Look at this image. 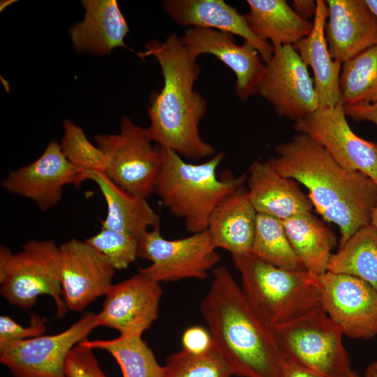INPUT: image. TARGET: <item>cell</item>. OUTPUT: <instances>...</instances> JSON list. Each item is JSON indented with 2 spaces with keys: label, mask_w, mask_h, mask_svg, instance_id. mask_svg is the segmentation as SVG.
Wrapping results in <instances>:
<instances>
[{
  "label": "cell",
  "mask_w": 377,
  "mask_h": 377,
  "mask_svg": "<svg viewBox=\"0 0 377 377\" xmlns=\"http://www.w3.org/2000/svg\"><path fill=\"white\" fill-rule=\"evenodd\" d=\"M269 158L283 177L303 184L316 211L335 223L339 247L360 228L371 224L377 203V185L365 174L338 164L318 143L300 133L278 145Z\"/></svg>",
  "instance_id": "cell-1"
},
{
  "label": "cell",
  "mask_w": 377,
  "mask_h": 377,
  "mask_svg": "<svg viewBox=\"0 0 377 377\" xmlns=\"http://www.w3.org/2000/svg\"><path fill=\"white\" fill-rule=\"evenodd\" d=\"M141 58L154 56L163 77V87L151 94L147 128L152 141L180 156L198 160L213 156L215 149L200 134V122L207 112V101L193 89L200 68L197 58L181 36L170 34L163 42L152 40Z\"/></svg>",
  "instance_id": "cell-2"
},
{
  "label": "cell",
  "mask_w": 377,
  "mask_h": 377,
  "mask_svg": "<svg viewBox=\"0 0 377 377\" xmlns=\"http://www.w3.org/2000/svg\"><path fill=\"white\" fill-rule=\"evenodd\" d=\"M200 310L214 348L242 377H280L283 355L274 331L256 314L229 269L216 266Z\"/></svg>",
  "instance_id": "cell-3"
},
{
  "label": "cell",
  "mask_w": 377,
  "mask_h": 377,
  "mask_svg": "<svg viewBox=\"0 0 377 377\" xmlns=\"http://www.w3.org/2000/svg\"><path fill=\"white\" fill-rule=\"evenodd\" d=\"M162 163L154 192L165 207L183 220L191 234L207 229L209 216L228 195L242 186L247 173L238 177L219 179L217 168L224 154H215L208 161L190 163L174 151L162 148Z\"/></svg>",
  "instance_id": "cell-4"
},
{
  "label": "cell",
  "mask_w": 377,
  "mask_h": 377,
  "mask_svg": "<svg viewBox=\"0 0 377 377\" xmlns=\"http://www.w3.org/2000/svg\"><path fill=\"white\" fill-rule=\"evenodd\" d=\"M231 256L245 297L272 330L321 306L316 276L279 268L251 253Z\"/></svg>",
  "instance_id": "cell-5"
},
{
  "label": "cell",
  "mask_w": 377,
  "mask_h": 377,
  "mask_svg": "<svg viewBox=\"0 0 377 377\" xmlns=\"http://www.w3.org/2000/svg\"><path fill=\"white\" fill-rule=\"evenodd\" d=\"M0 293L10 304L22 309L34 306L39 296L50 295L57 317L68 310L62 298L59 246L52 239H31L13 253L0 247Z\"/></svg>",
  "instance_id": "cell-6"
},
{
  "label": "cell",
  "mask_w": 377,
  "mask_h": 377,
  "mask_svg": "<svg viewBox=\"0 0 377 377\" xmlns=\"http://www.w3.org/2000/svg\"><path fill=\"white\" fill-rule=\"evenodd\" d=\"M273 331L283 357L325 377H346L352 371L343 334L321 306Z\"/></svg>",
  "instance_id": "cell-7"
},
{
  "label": "cell",
  "mask_w": 377,
  "mask_h": 377,
  "mask_svg": "<svg viewBox=\"0 0 377 377\" xmlns=\"http://www.w3.org/2000/svg\"><path fill=\"white\" fill-rule=\"evenodd\" d=\"M95 140L106 155L105 173L112 181L141 198L147 199L154 192L162 151L153 145L147 128L123 115L118 133L97 134Z\"/></svg>",
  "instance_id": "cell-8"
},
{
  "label": "cell",
  "mask_w": 377,
  "mask_h": 377,
  "mask_svg": "<svg viewBox=\"0 0 377 377\" xmlns=\"http://www.w3.org/2000/svg\"><path fill=\"white\" fill-rule=\"evenodd\" d=\"M207 230L177 239L164 238L160 226L148 230L140 239L138 257L151 261L138 272L153 281H177L206 279L220 261Z\"/></svg>",
  "instance_id": "cell-9"
},
{
  "label": "cell",
  "mask_w": 377,
  "mask_h": 377,
  "mask_svg": "<svg viewBox=\"0 0 377 377\" xmlns=\"http://www.w3.org/2000/svg\"><path fill=\"white\" fill-rule=\"evenodd\" d=\"M273 48L258 94L273 105L278 116L295 121L320 107L313 79L293 46Z\"/></svg>",
  "instance_id": "cell-10"
},
{
  "label": "cell",
  "mask_w": 377,
  "mask_h": 377,
  "mask_svg": "<svg viewBox=\"0 0 377 377\" xmlns=\"http://www.w3.org/2000/svg\"><path fill=\"white\" fill-rule=\"evenodd\" d=\"M96 327V314L87 313L61 332L10 343L0 350V362L14 377H66L70 351Z\"/></svg>",
  "instance_id": "cell-11"
},
{
  "label": "cell",
  "mask_w": 377,
  "mask_h": 377,
  "mask_svg": "<svg viewBox=\"0 0 377 377\" xmlns=\"http://www.w3.org/2000/svg\"><path fill=\"white\" fill-rule=\"evenodd\" d=\"M294 128L321 145L342 168L361 172L377 185V142L354 133L341 103L319 108L295 121Z\"/></svg>",
  "instance_id": "cell-12"
},
{
  "label": "cell",
  "mask_w": 377,
  "mask_h": 377,
  "mask_svg": "<svg viewBox=\"0 0 377 377\" xmlns=\"http://www.w3.org/2000/svg\"><path fill=\"white\" fill-rule=\"evenodd\" d=\"M321 307L353 339L377 335V291L355 276L327 271L316 276Z\"/></svg>",
  "instance_id": "cell-13"
},
{
  "label": "cell",
  "mask_w": 377,
  "mask_h": 377,
  "mask_svg": "<svg viewBox=\"0 0 377 377\" xmlns=\"http://www.w3.org/2000/svg\"><path fill=\"white\" fill-rule=\"evenodd\" d=\"M84 181L83 173L67 160L60 145L52 140L34 161L10 171L1 187L9 193L33 200L45 212L59 202L65 186H79Z\"/></svg>",
  "instance_id": "cell-14"
},
{
  "label": "cell",
  "mask_w": 377,
  "mask_h": 377,
  "mask_svg": "<svg viewBox=\"0 0 377 377\" xmlns=\"http://www.w3.org/2000/svg\"><path fill=\"white\" fill-rule=\"evenodd\" d=\"M161 295L160 283L138 272L110 286L96 314V326L111 327L123 336H142L158 317Z\"/></svg>",
  "instance_id": "cell-15"
},
{
  "label": "cell",
  "mask_w": 377,
  "mask_h": 377,
  "mask_svg": "<svg viewBox=\"0 0 377 377\" xmlns=\"http://www.w3.org/2000/svg\"><path fill=\"white\" fill-rule=\"evenodd\" d=\"M59 252L62 295L68 309L81 311L105 295L116 270L100 251L73 238L59 246Z\"/></svg>",
  "instance_id": "cell-16"
},
{
  "label": "cell",
  "mask_w": 377,
  "mask_h": 377,
  "mask_svg": "<svg viewBox=\"0 0 377 377\" xmlns=\"http://www.w3.org/2000/svg\"><path fill=\"white\" fill-rule=\"evenodd\" d=\"M181 38L196 57L212 54L233 71L236 76L235 90L240 100L258 94L265 64L253 45L247 41L237 45L230 33L201 27L188 29Z\"/></svg>",
  "instance_id": "cell-17"
},
{
  "label": "cell",
  "mask_w": 377,
  "mask_h": 377,
  "mask_svg": "<svg viewBox=\"0 0 377 377\" xmlns=\"http://www.w3.org/2000/svg\"><path fill=\"white\" fill-rule=\"evenodd\" d=\"M325 27L332 58L343 64L377 45V17L364 0H326Z\"/></svg>",
  "instance_id": "cell-18"
},
{
  "label": "cell",
  "mask_w": 377,
  "mask_h": 377,
  "mask_svg": "<svg viewBox=\"0 0 377 377\" xmlns=\"http://www.w3.org/2000/svg\"><path fill=\"white\" fill-rule=\"evenodd\" d=\"M162 6L169 17L180 26L212 29L237 35L256 48L265 64L273 55L272 44L256 36L244 15L223 0H165Z\"/></svg>",
  "instance_id": "cell-19"
},
{
  "label": "cell",
  "mask_w": 377,
  "mask_h": 377,
  "mask_svg": "<svg viewBox=\"0 0 377 377\" xmlns=\"http://www.w3.org/2000/svg\"><path fill=\"white\" fill-rule=\"evenodd\" d=\"M247 178L248 196L257 214L283 221L311 212L309 196L294 179L281 175L268 160L254 161Z\"/></svg>",
  "instance_id": "cell-20"
},
{
  "label": "cell",
  "mask_w": 377,
  "mask_h": 377,
  "mask_svg": "<svg viewBox=\"0 0 377 377\" xmlns=\"http://www.w3.org/2000/svg\"><path fill=\"white\" fill-rule=\"evenodd\" d=\"M84 20L68 30L75 50L93 54H107L117 47L128 48L124 38L128 24L115 0H84Z\"/></svg>",
  "instance_id": "cell-21"
},
{
  "label": "cell",
  "mask_w": 377,
  "mask_h": 377,
  "mask_svg": "<svg viewBox=\"0 0 377 377\" xmlns=\"http://www.w3.org/2000/svg\"><path fill=\"white\" fill-rule=\"evenodd\" d=\"M256 218L247 189L242 186L214 209L207 230L216 249L226 250L231 256L249 253L253 246Z\"/></svg>",
  "instance_id": "cell-22"
},
{
  "label": "cell",
  "mask_w": 377,
  "mask_h": 377,
  "mask_svg": "<svg viewBox=\"0 0 377 377\" xmlns=\"http://www.w3.org/2000/svg\"><path fill=\"white\" fill-rule=\"evenodd\" d=\"M317 7L310 34L293 45L303 62L313 71L319 108L332 107L341 103L339 77L342 64L330 54L325 27L328 10L325 1L317 0Z\"/></svg>",
  "instance_id": "cell-23"
},
{
  "label": "cell",
  "mask_w": 377,
  "mask_h": 377,
  "mask_svg": "<svg viewBox=\"0 0 377 377\" xmlns=\"http://www.w3.org/2000/svg\"><path fill=\"white\" fill-rule=\"evenodd\" d=\"M85 179L96 183L107 205V214L101 221L102 228L130 234L138 240L148 231L160 226L158 215L146 199L124 190L105 172H87Z\"/></svg>",
  "instance_id": "cell-24"
},
{
  "label": "cell",
  "mask_w": 377,
  "mask_h": 377,
  "mask_svg": "<svg viewBox=\"0 0 377 377\" xmlns=\"http://www.w3.org/2000/svg\"><path fill=\"white\" fill-rule=\"evenodd\" d=\"M246 3L249 10L244 15L249 28L273 47L293 46L312 29L313 22L298 16L285 0H247Z\"/></svg>",
  "instance_id": "cell-25"
},
{
  "label": "cell",
  "mask_w": 377,
  "mask_h": 377,
  "mask_svg": "<svg viewBox=\"0 0 377 377\" xmlns=\"http://www.w3.org/2000/svg\"><path fill=\"white\" fill-rule=\"evenodd\" d=\"M288 240L307 272L317 276L327 271L334 232L311 212L281 221Z\"/></svg>",
  "instance_id": "cell-26"
},
{
  "label": "cell",
  "mask_w": 377,
  "mask_h": 377,
  "mask_svg": "<svg viewBox=\"0 0 377 377\" xmlns=\"http://www.w3.org/2000/svg\"><path fill=\"white\" fill-rule=\"evenodd\" d=\"M327 271L359 278L377 291V228L369 224L332 253Z\"/></svg>",
  "instance_id": "cell-27"
},
{
  "label": "cell",
  "mask_w": 377,
  "mask_h": 377,
  "mask_svg": "<svg viewBox=\"0 0 377 377\" xmlns=\"http://www.w3.org/2000/svg\"><path fill=\"white\" fill-rule=\"evenodd\" d=\"M94 350L110 353L119 365L123 377H163V366L158 364L151 349L140 335H119L108 340L80 342Z\"/></svg>",
  "instance_id": "cell-28"
},
{
  "label": "cell",
  "mask_w": 377,
  "mask_h": 377,
  "mask_svg": "<svg viewBox=\"0 0 377 377\" xmlns=\"http://www.w3.org/2000/svg\"><path fill=\"white\" fill-rule=\"evenodd\" d=\"M339 91L343 105L377 103V45L342 64Z\"/></svg>",
  "instance_id": "cell-29"
},
{
  "label": "cell",
  "mask_w": 377,
  "mask_h": 377,
  "mask_svg": "<svg viewBox=\"0 0 377 377\" xmlns=\"http://www.w3.org/2000/svg\"><path fill=\"white\" fill-rule=\"evenodd\" d=\"M251 253L279 268L306 272L288 240L282 221L275 217L257 214Z\"/></svg>",
  "instance_id": "cell-30"
},
{
  "label": "cell",
  "mask_w": 377,
  "mask_h": 377,
  "mask_svg": "<svg viewBox=\"0 0 377 377\" xmlns=\"http://www.w3.org/2000/svg\"><path fill=\"white\" fill-rule=\"evenodd\" d=\"M163 377H232L233 371L214 348L203 354L184 349L172 353L163 366Z\"/></svg>",
  "instance_id": "cell-31"
},
{
  "label": "cell",
  "mask_w": 377,
  "mask_h": 377,
  "mask_svg": "<svg viewBox=\"0 0 377 377\" xmlns=\"http://www.w3.org/2000/svg\"><path fill=\"white\" fill-rule=\"evenodd\" d=\"M63 126L60 146L67 160L80 170L84 177L87 172H105L106 155L88 140L82 128L67 119L64 121Z\"/></svg>",
  "instance_id": "cell-32"
},
{
  "label": "cell",
  "mask_w": 377,
  "mask_h": 377,
  "mask_svg": "<svg viewBox=\"0 0 377 377\" xmlns=\"http://www.w3.org/2000/svg\"><path fill=\"white\" fill-rule=\"evenodd\" d=\"M85 241L100 251L115 270L127 268L138 258L139 240L121 231L101 228Z\"/></svg>",
  "instance_id": "cell-33"
},
{
  "label": "cell",
  "mask_w": 377,
  "mask_h": 377,
  "mask_svg": "<svg viewBox=\"0 0 377 377\" xmlns=\"http://www.w3.org/2000/svg\"><path fill=\"white\" fill-rule=\"evenodd\" d=\"M65 372L66 377H108L100 367L93 350L80 343L70 351Z\"/></svg>",
  "instance_id": "cell-34"
},
{
  "label": "cell",
  "mask_w": 377,
  "mask_h": 377,
  "mask_svg": "<svg viewBox=\"0 0 377 377\" xmlns=\"http://www.w3.org/2000/svg\"><path fill=\"white\" fill-rule=\"evenodd\" d=\"M31 324L23 327L8 316H0V350L10 343L43 335L46 327L37 316L31 317Z\"/></svg>",
  "instance_id": "cell-35"
},
{
  "label": "cell",
  "mask_w": 377,
  "mask_h": 377,
  "mask_svg": "<svg viewBox=\"0 0 377 377\" xmlns=\"http://www.w3.org/2000/svg\"><path fill=\"white\" fill-rule=\"evenodd\" d=\"M182 349L193 354L206 353L214 348L208 328L194 325L186 328L182 336Z\"/></svg>",
  "instance_id": "cell-36"
},
{
  "label": "cell",
  "mask_w": 377,
  "mask_h": 377,
  "mask_svg": "<svg viewBox=\"0 0 377 377\" xmlns=\"http://www.w3.org/2000/svg\"><path fill=\"white\" fill-rule=\"evenodd\" d=\"M346 116L356 121H369L377 126V103L343 105Z\"/></svg>",
  "instance_id": "cell-37"
},
{
  "label": "cell",
  "mask_w": 377,
  "mask_h": 377,
  "mask_svg": "<svg viewBox=\"0 0 377 377\" xmlns=\"http://www.w3.org/2000/svg\"><path fill=\"white\" fill-rule=\"evenodd\" d=\"M280 377H325L283 357Z\"/></svg>",
  "instance_id": "cell-38"
},
{
  "label": "cell",
  "mask_w": 377,
  "mask_h": 377,
  "mask_svg": "<svg viewBox=\"0 0 377 377\" xmlns=\"http://www.w3.org/2000/svg\"><path fill=\"white\" fill-rule=\"evenodd\" d=\"M316 1L313 0H293L291 8L301 18L309 20L314 17L316 11Z\"/></svg>",
  "instance_id": "cell-39"
},
{
  "label": "cell",
  "mask_w": 377,
  "mask_h": 377,
  "mask_svg": "<svg viewBox=\"0 0 377 377\" xmlns=\"http://www.w3.org/2000/svg\"><path fill=\"white\" fill-rule=\"evenodd\" d=\"M364 377H377V360L367 367Z\"/></svg>",
  "instance_id": "cell-40"
},
{
  "label": "cell",
  "mask_w": 377,
  "mask_h": 377,
  "mask_svg": "<svg viewBox=\"0 0 377 377\" xmlns=\"http://www.w3.org/2000/svg\"><path fill=\"white\" fill-rule=\"evenodd\" d=\"M368 7L377 17V0H364Z\"/></svg>",
  "instance_id": "cell-41"
},
{
  "label": "cell",
  "mask_w": 377,
  "mask_h": 377,
  "mask_svg": "<svg viewBox=\"0 0 377 377\" xmlns=\"http://www.w3.org/2000/svg\"><path fill=\"white\" fill-rule=\"evenodd\" d=\"M371 224L377 228V203L372 214Z\"/></svg>",
  "instance_id": "cell-42"
},
{
  "label": "cell",
  "mask_w": 377,
  "mask_h": 377,
  "mask_svg": "<svg viewBox=\"0 0 377 377\" xmlns=\"http://www.w3.org/2000/svg\"><path fill=\"white\" fill-rule=\"evenodd\" d=\"M346 377H360V376L357 373L352 370Z\"/></svg>",
  "instance_id": "cell-43"
}]
</instances>
